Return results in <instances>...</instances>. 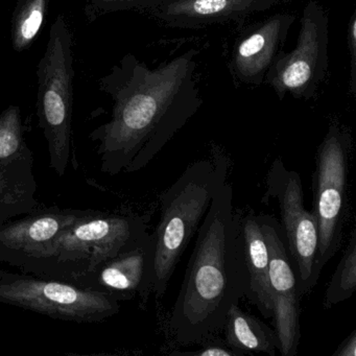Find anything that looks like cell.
Instances as JSON below:
<instances>
[{"mask_svg": "<svg viewBox=\"0 0 356 356\" xmlns=\"http://www.w3.org/2000/svg\"><path fill=\"white\" fill-rule=\"evenodd\" d=\"M197 55L191 49L149 67L128 54L99 80L113 102L110 120L89 136L97 143L102 172L116 176L147 168L199 112Z\"/></svg>", "mask_w": 356, "mask_h": 356, "instance_id": "cell-1", "label": "cell"}, {"mask_svg": "<svg viewBox=\"0 0 356 356\" xmlns=\"http://www.w3.org/2000/svg\"><path fill=\"white\" fill-rule=\"evenodd\" d=\"M241 216L233 207L232 185L216 188L197 229L195 248L170 318L181 345H199L222 330L227 314L249 289Z\"/></svg>", "mask_w": 356, "mask_h": 356, "instance_id": "cell-2", "label": "cell"}, {"mask_svg": "<svg viewBox=\"0 0 356 356\" xmlns=\"http://www.w3.org/2000/svg\"><path fill=\"white\" fill-rule=\"evenodd\" d=\"M213 161L199 160L160 197V220L151 233L154 243L153 289L161 299L177 266L201 226L216 188L226 181L228 159L222 149L212 147Z\"/></svg>", "mask_w": 356, "mask_h": 356, "instance_id": "cell-3", "label": "cell"}, {"mask_svg": "<svg viewBox=\"0 0 356 356\" xmlns=\"http://www.w3.org/2000/svg\"><path fill=\"white\" fill-rule=\"evenodd\" d=\"M147 216L97 211L74 222L32 275L74 282L106 260L147 241Z\"/></svg>", "mask_w": 356, "mask_h": 356, "instance_id": "cell-4", "label": "cell"}, {"mask_svg": "<svg viewBox=\"0 0 356 356\" xmlns=\"http://www.w3.org/2000/svg\"><path fill=\"white\" fill-rule=\"evenodd\" d=\"M72 30L65 16H57L44 55L37 68V116L49 147V166L65 175L72 154L74 54Z\"/></svg>", "mask_w": 356, "mask_h": 356, "instance_id": "cell-5", "label": "cell"}, {"mask_svg": "<svg viewBox=\"0 0 356 356\" xmlns=\"http://www.w3.org/2000/svg\"><path fill=\"white\" fill-rule=\"evenodd\" d=\"M352 137L349 129L337 120L329 124L326 135L316 149L312 175V213L316 220L318 245L312 266L310 289L321 273L341 248L348 213V177Z\"/></svg>", "mask_w": 356, "mask_h": 356, "instance_id": "cell-6", "label": "cell"}, {"mask_svg": "<svg viewBox=\"0 0 356 356\" xmlns=\"http://www.w3.org/2000/svg\"><path fill=\"white\" fill-rule=\"evenodd\" d=\"M0 303L67 322L102 323L120 312L118 300L63 279L0 270Z\"/></svg>", "mask_w": 356, "mask_h": 356, "instance_id": "cell-7", "label": "cell"}, {"mask_svg": "<svg viewBox=\"0 0 356 356\" xmlns=\"http://www.w3.org/2000/svg\"><path fill=\"white\" fill-rule=\"evenodd\" d=\"M328 24L324 8L314 0L308 1L295 49L280 51L264 79L280 101L286 95L305 101L316 97L328 70Z\"/></svg>", "mask_w": 356, "mask_h": 356, "instance_id": "cell-8", "label": "cell"}, {"mask_svg": "<svg viewBox=\"0 0 356 356\" xmlns=\"http://www.w3.org/2000/svg\"><path fill=\"white\" fill-rule=\"evenodd\" d=\"M264 201L275 200L280 210L285 245L297 277L300 295L312 293L310 278L318 245L316 220L304 207L301 178L289 170L280 158L274 160L266 178Z\"/></svg>", "mask_w": 356, "mask_h": 356, "instance_id": "cell-9", "label": "cell"}, {"mask_svg": "<svg viewBox=\"0 0 356 356\" xmlns=\"http://www.w3.org/2000/svg\"><path fill=\"white\" fill-rule=\"evenodd\" d=\"M34 164L20 108L10 106L0 114V225L38 209Z\"/></svg>", "mask_w": 356, "mask_h": 356, "instance_id": "cell-10", "label": "cell"}, {"mask_svg": "<svg viewBox=\"0 0 356 356\" xmlns=\"http://www.w3.org/2000/svg\"><path fill=\"white\" fill-rule=\"evenodd\" d=\"M95 212L54 206L3 222L0 225V262L33 274L56 241L74 222Z\"/></svg>", "mask_w": 356, "mask_h": 356, "instance_id": "cell-11", "label": "cell"}, {"mask_svg": "<svg viewBox=\"0 0 356 356\" xmlns=\"http://www.w3.org/2000/svg\"><path fill=\"white\" fill-rule=\"evenodd\" d=\"M266 243L268 275L272 293L273 316L278 350L282 356L298 353L300 327V295L297 277L291 266L280 222L270 214L256 216Z\"/></svg>", "mask_w": 356, "mask_h": 356, "instance_id": "cell-12", "label": "cell"}, {"mask_svg": "<svg viewBox=\"0 0 356 356\" xmlns=\"http://www.w3.org/2000/svg\"><path fill=\"white\" fill-rule=\"evenodd\" d=\"M154 243L152 235L140 245L122 252L92 272L74 280V284L108 293L118 301L138 297L145 308L153 289Z\"/></svg>", "mask_w": 356, "mask_h": 356, "instance_id": "cell-13", "label": "cell"}, {"mask_svg": "<svg viewBox=\"0 0 356 356\" xmlns=\"http://www.w3.org/2000/svg\"><path fill=\"white\" fill-rule=\"evenodd\" d=\"M295 22L296 16L291 14H275L243 31L233 47L230 63L233 78L248 86L264 84Z\"/></svg>", "mask_w": 356, "mask_h": 356, "instance_id": "cell-14", "label": "cell"}, {"mask_svg": "<svg viewBox=\"0 0 356 356\" xmlns=\"http://www.w3.org/2000/svg\"><path fill=\"white\" fill-rule=\"evenodd\" d=\"M282 0H168L151 10L152 15L172 29H197L239 22L266 11Z\"/></svg>", "mask_w": 356, "mask_h": 356, "instance_id": "cell-15", "label": "cell"}, {"mask_svg": "<svg viewBox=\"0 0 356 356\" xmlns=\"http://www.w3.org/2000/svg\"><path fill=\"white\" fill-rule=\"evenodd\" d=\"M243 252L249 278L248 299L266 318L273 316L272 293L268 275V254L261 227L254 214L241 218Z\"/></svg>", "mask_w": 356, "mask_h": 356, "instance_id": "cell-16", "label": "cell"}, {"mask_svg": "<svg viewBox=\"0 0 356 356\" xmlns=\"http://www.w3.org/2000/svg\"><path fill=\"white\" fill-rule=\"evenodd\" d=\"M227 345L239 356L252 353L276 355L278 339L275 330L266 323L249 312H243L238 305L229 310L222 326Z\"/></svg>", "mask_w": 356, "mask_h": 356, "instance_id": "cell-17", "label": "cell"}, {"mask_svg": "<svg viewBox=\"0 0 356 356\" xmlns=\"http://www.w3.org/2000/svg\"><path fill=\"white\" fill-rule=\"evenodd\" d=\"M51 0H18L12 15L11 42L16 53L31 49L45 24Z\"/></svg>", "mask_w": 356, "mask_h": 356, "instance_id": "cell-18", "label": "cell"}, {"mask_svg": "<svg viewBox=\"0 0 356 356\" xmlns=\"http://www.w3.org/2000/svg\"><path fill=\"white\" fill-rule=\"evenodd\" d=\"M356 289V231L352 229L347 247L325 293L326 309L350 299Z\"/></svg>", "mask_w": 356, "mask_h": 356, "instance_id": "cell-19", "label": "cell"}, {"mask_svg": "<svg viewBox=\"0 0 356 356\" xmlns=\"http://www.w3.org/2000/svg\"><path fill=\"white\" fill-rule=\"evenodd\" d=\"M168 0H85L84 12L88 22H93L102 16L122 11L155 9Z\"/></svg>", "mask_w": 356, "mask_h": 356, "instance_id": "cell-20", "label": "cell"}, {"mask_svg": "<svg viewBox=\"0 0 356 356\" xmlns=\"http://www.w3.org/2000/svg\"><path fill=\"white\" fill-rule=\"evenodd\" d=\"M197 350L187 352H172V355L180 356H239L235 350L229 347L224 339L210 337L200 343Z\"/></svg>", "mask_w": 356, "mask_h": 356, "instance_id": "cell-21", "label": "cell"}, {"mask_svg": "<svg viewBox=\"0 0 356 356\" xmlns=\"http://www.w3.org/2000/svg\"><path fill=\"white\" fill-rule=\"evenodd\" d=\"M348 54H349L350 95L355 97L356 95V12L352 13L348 24L347 31Z\"/></svg>", "mask_w": 356, "mask_h": 356, "instance_id": "cell-22", "label": "cell"}, {"mask_svg": "<svg viewBox=\"0 0 356 356\" xmlns=\"http://www.w3.org/2000/svg\"><path fill=\"white\" fill-rule=\"evenodd\" d=\"M356 355V330L339 346L333 356H355Z\"/></svg>", "mask_w": 356, "mask_h": 356, "instance_id": "cell-23", "label": "cell"}]
</instances>
